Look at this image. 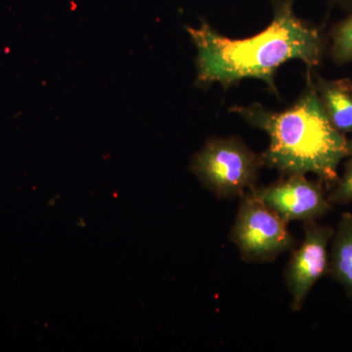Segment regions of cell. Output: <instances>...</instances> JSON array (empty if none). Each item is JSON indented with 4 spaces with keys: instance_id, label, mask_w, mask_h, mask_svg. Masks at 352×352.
Returning a JSON list of instances; mask_svg holds the SVG:
<instances>
[{
    "instance_id": "52a82bcc",
    "label": "cell",
    "mask_w": 352,
    "mask_h": 352,
    "mask_svg": "<svg viewBox=\"0 0 352 352\" xmlns=\"http://www.w3.org/2000/svg\"><path fill=\"white\" fill-rule=\"evenodd\" d=\"M315 88L329 120L342 133H352V82L314 76Z\"/></svg>"
},
{
    "instance_id": "6da1fadb",
    "label": "cell",
    "mask_w": 352,
    "mask_h": 352,
    "mask_svg": "<svg viewBox=\"0 0 352 352\" xmlns=\"http://www.w3.org/2000/svg\"><path fill=\"white\" fill-rule=\"evenodd\" d=\"M186 30L196 48V83L200 87L219 83L229 89L245 78H256L280 98V67L298 60L312 69L323 58L320 32L296 16L294 0H275L270 25L250 38H228L205 20Z\"/></svg>"
},
{
    "instance_id": "7a4b0ae2",
    "label": "cell",
    "mask_w": 352,
    "mask_h": 352,
    "mask_svg": "<svg viewBox=\"0 0 352 352\" xmlns=\"http://www.w3.org/2000/svg\"><path fill=\"white\" fill-rule=\"evenodd\" d=\"M229 112L267 134L270 145L261 154L264 166L282 176L314 173L321 182L332 184L339 179L340 164L352 157V139L329 120L309 69L305 89L285 110L252 103L233 105Z\"/></svg>"
},
{
    "instance_id": "277c9868",
    "label": "cell",
    "mask_w": 352,
    "mask_h": 352,
    "mask_svg": "<svg viewBox=\"0 0 352 352\" xmlns=\"http://www.w3.org/2000/svg\"><path fill=\"white\" fill-rule=\"evenodd\" d=\"M287 226L252 189L240 198L230 240L247 263H271L298 245Z\"/></svg>"
},
{
    "instance_id": "30bf717a",
    "label": "cell",
    "mask_w": 352,
    "mask_h": 352,
    "mask_svg": "<svg viewBox=\"0 0 352 352\" xmlns=\"http://www.w3.org/2000/svg\"><path fill=\"white\" fill-rule=\"evenodd\" d=\"M331 204L352 203V157L344 164V175L336 182L335 188L328 196Z\"/></svg>"
},
{
    "instance_id": "9c48e42d",
    "label": "cell",
    "mask_w": 352,
    "mask_h": 352,
    "mask_svg": "<svg viewBox=\"0 0 352 352\" xmlns=\"http://www.w3.org/2000/svg\"><path fill=\"white\" fill-rule=\"evenodd\" d=\"M330 54L336 64L352 62V12L333 25L330 32Z\"/></svg>"
},
{
    "instance_id": "ba28073f",
    "label": "cell",
    "mask_w": 352,
    "mask_h": 352,
    "mask_svg": "<svg viewBox=\"0 0 352 352\" xmlns=\"http://www.w3.org/2000/svg\"><path fill=\"white\" fill-rule=\"evenodd\" d=\"M352 300V214L344 212L331 240L328 272Z\"/></svg>"
},
{
    "instance_id": "8992f818",
    "label": "cell",
    "mask_w": 352,
    "mask_h": 352,
    "mask_svg": "<svg viewBox=\"0 0 352 352\" xmlns=\"http://www.w3.org/2000/svg\"><path fill=\"white\" fill-rule=\"evenodd\" d=\"M323 184L320 180L312 182L305 175H296L282 176L276 182L254 187L252 191L286 223L308 222L325 217L332 208Z\"/></svg>"
},
{
    "instance_id": "3957f363",
    "label": "cell",
    "mask_w": 352,
    "mask_h": 352,
    "mask_svg": "<svg viewBox=\"0 0 352 352\" xmlns=\"http://www.w3.org/2000/svg\"><path fill=\"white\" fill-rule=\"evenodd\" d=\"M261 155L237 136L208 138L194 154L190 170L217 199H240L254 188L261 168Z\"/></svg>"
},
{
    "instance_id": "8fae6325",
    "label": "cell",
    "mask_w": 352,
    "mask_h": 352,
    "mask_svg": "<svg viewBox=\"0 0 352 352\" xmlns=\"http://www.w3.org/2000/svg\"><path fill=\"white\" fill-rule=\"evenodd\" d=\"M340 1L344 2V3H351L352 4V0H340Z\"/></svg>"
},
{
    "instance_id": "5b68a950",
    "label": "cell",
    "mask_w": 352,
    "mask_h": 352,
    "mask_svg": "<svg viewBox=\"0 0 352 352\" xmlns=\"http://www.w3.org/2000/svg\"><path fill=\"white\" fill-rule=\"evenodd\" d=\"M303 232L302 244L292 251L284 272L293 311L302 309L315 284L328 272V247L335 230L315 220L303 222Z\"/></svg>"
}]
</instances>
